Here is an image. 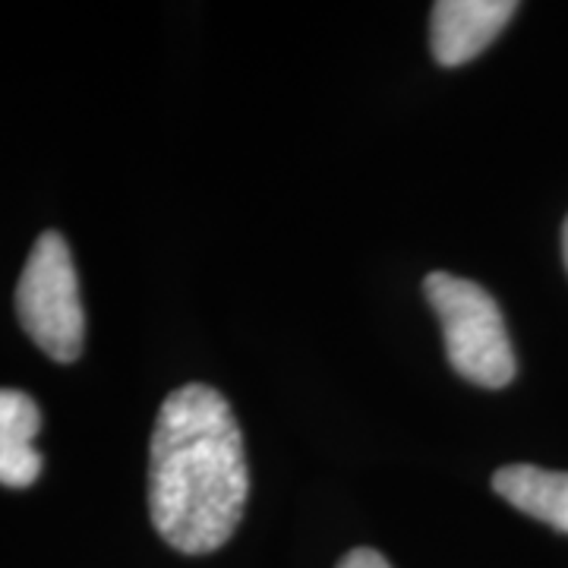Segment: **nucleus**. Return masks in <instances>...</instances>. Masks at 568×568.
I'll return each instance as SVG.
<instances>
[{"label":"nucleus","instance_id":"7","mask_svg":"<svg viewBox=\"0 0 568 568\" xmlns=\"http://www.w3.org/2000/svg\"><path fill=\"white\" fill-rule=\"evenodd\" d=\"M338 568H392V566L383 559V552L361 547V549H351L345 559L338 562Z\"/></svg>","mask_w":568,"mask_h":568},{"label":"nucleus","instance_id":"5","mask_svg":"<svg viewBox=\"0 0 568 568\" xmlns=\"http://www.w3.org/2000/svg\"><path fill=\"white\" fill-rule=\"evenodd\" d=\"M39 429V405L26 392L0 388V487L26 489L39 480L41 455L32 446Z\"/></svg>","mask_w":568,"mask_h":568},{"label":"nucleus","instance_id":"3","mask_svg":"<svg viewBox=\"0 0 568 568\" xmlns=\"http://www.w3.org/2000/svg\"><path fill=\"white\" fill-rule=\"evenodd\" d=\"M17 316L22 332L58 364L80 361L85 316L70 246L58 231H44L17 284Z\"/></svg>","mask_w":568,"mask_h":568},{"label":"nucleus","instance_id":"1","mask_svg":"<svg viewBox=\"0 0 568 568\" xmlns=\"http://www.w3.org/2000/svg\"><path fill=\"white\" fill-rule=\"evenodd\" d=\"M244 436L219 388L190 383L159 407L149 443V511L168 547L215 552L244 518Z\"/></svg>","mask_w":568,"mask_h":568},{"label":"nucleus","instance_id":"6","mask_svg":"<svg viewBox=\"0 0 568 568\" xmlns=\"http://www.w3.org/2000/svg\"><path fill=\"white\" fill-rule=\"evenodd\" d=\"M493 489L508 506L568 534V474L534 465H506L493 474Z\"/></svg>","mask_w":568,"mask_h":568},{"label":"nucleus","instance_id":"2","mask_svg":"<svg viewBox=\"0 0 568 568\" xmlns=\"http://www.w3.org/2000/svg\"><path fill=\"white\" fill-rule=\"evenodd\" d=\"M424 294L443 323L452 369L474 386L506 388L515 379V351L493 294L452 272H429Z\"/></svg>","mask_w":568,"mask_h":568},{"label":"nucleus","instance_id":"4","mask_svg":"<svg viewBox=\"0 0 568 568\" xmlns=\"http://www.w3.org/2000/svg\"><path fill=\"white\" fill-rule=\"evenodd\" d=\"M518 13L511 0H439L429 13V51L443 67L484 54Z\"/></svg>","mask_w":568,"mask_h":568},{"label":"nucleus","instance_id":"8","mask_svg":"<svg viewBox=\"0 0 568 568\" xmlns=\"http://www.w3.org/2000/svg\"><path fill=\"white\" fill-rule=\"evenodd\" d=\"M562 260H566V268H568V219L562 224Z\"/></svg>","mask_w":568,"mask_h":568}]
</instances>
